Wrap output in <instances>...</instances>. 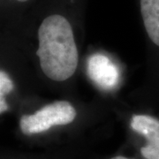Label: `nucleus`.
Segmentation results:
<instances>
[{"label": "nucleus", "instance_id": "8", "mask_svg": "<svg viewBox=\"0 0 159 159\" xmlns=\"http://www.w3.org/2000/svg\"><path fill=\"white\" fill-rule=\"evenodd\" d=\"M19 2H27V1H29V0H17Z\"/></svg>", "mask_w": 159, "mask_h": 159}, {"label": "nucleus", "instance_id": "2", "mask_svg": "<svg viewBox=\"0 0 159 159\" xmlns=\"http://www.w3.org/2000/svg\"><path fill=\"white\" fill-rule=\"evenodd\" d=\"M76 118V110L67 101H57L45 105L32 115H24L20 128L24 134L32 135L49 130L54 125L70 124Z\"/></svg>", "mask_w": 159, "mask_h": 159}, {"label": "nucleus", "instance_id": "3", "mask_svg": "<svg viewBox=\"0 0 159 159\" xmlns=\"http://www.w3.org/2000/svg\"><path fill=\"white\" fill-rule=\"evenodd\" d=\"M131 128L146 139V145L141 148L145 159H159V119L150 115H134Z\"/></svg>", "mask_w": 159, "mask_h": 159}, {"label": "nucleus", "instance_id": "5", "mask_svg": "<svg viewBox=\"0 0 159 159\" xmlns=\"http://www.w3.org/2000/svg\"><path fill=\"white\" fill-rule=\"evenodd\" d=\"M140 8L148 37L159 49V0H140Z\"/></svg>", "mask_w": 159, "mask_h": 159}, {"label": "nucleus", "instance_id": "6", "mask_svg": "<svg viewBox=\"0 0 159 159\" xmlns=\"http://www.w3.org/2000/svg\"><path fill=\"white\" fill-rule=\"evenodd\" d=\"M13 89V82L5 71H0V113H4L8 110L5 97Z\"/></svg>", "mask_w": 159, "mask_h": 159}, {"label": "nucleus", "instance_id": "7", "mask_svg": "<svg viewBox=\"0 0 159 159\" xmlns=\"http://www.w3.org/2000/svg\"><path fill=\"white\" fill-rule=\"evenodd\" d=\"M110 159H131V158H127L125 157H122V156H117V157H113L111 158Z\"/></svg>", "mask_w": 159, "mask_h": 159}, {"label": "nucleus", "instance_id": "1", "mask_svg": "<svg viewBox=\"0 0 159 159\" xmlns=\"http://www.w3.org/2000/svg\"><path fill=\"white\" fill-rule=\"evenodd\" d=\"M38 41L36 55L43 74L55 81L72 77L77 68L79 56L68 20L60 14L46 17L38 29Z\"/></svg>", "mask_w": 159, "mask_h": 159}, {"label": "nucleus", "instance_id": "4", "mask_svg": "<svg viewBox=\"0 0 159 159\" xmlns=\"http://www.w3.org/2000/svg\"><path fill=\"white\" fill-rule=\"evenodd\" d=\"M88 74L94 83L104 90L113 89L119 83V69L103 54L97 53L89 58Z\"/></svg>", "mask_w": 159, "mask_h": 159}]
</instances>
